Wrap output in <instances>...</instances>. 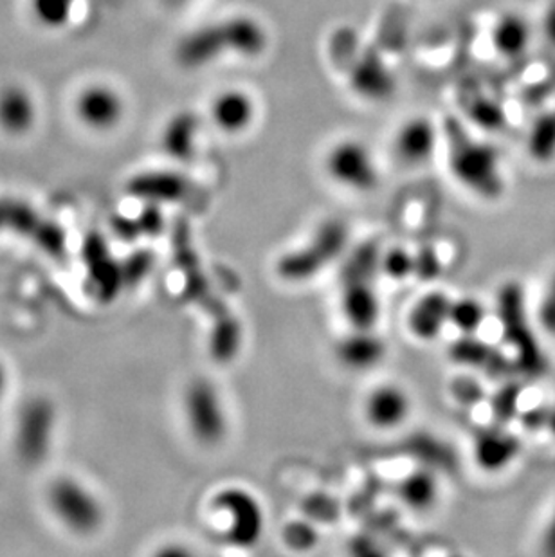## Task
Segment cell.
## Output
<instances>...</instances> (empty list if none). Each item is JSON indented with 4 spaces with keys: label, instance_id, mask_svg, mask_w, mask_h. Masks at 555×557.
<instances>
[{
    "label": "cell",
    "instance_id": "1",
    "mask_svg": "<svg viewBox=\"0 0 555 557\" xmlns=\"http://www.w3.org/2000/svg\"><path fill=\"white\" fill-rule=\"evenodd\" d=\"M268 27L251 15H233L188 33L175 49L186 69H202L219 60H258L268 53Z\"/></svg>",
    "mask_w": 555,
    "mask_h": 557
},
{
    "label": "cell",
    "instance_id": "2",
    "mask_svg": "<svg viewBox=\"0 0 555 557\" xmlns=\"http://www.w3.org/2000/svg\"><path fill=\"white\" fill-rule=\"evenodd\" d=\"M444 137L453 177L483 199H498L503 194L498 152L469 136L456 122L445 123Z\"/></svg>",
    "mask_w": 555,
    "mask_h": 557
},
{
    "label": "cell",
    "instance_id": "3",
    "mask_svg": "<svg viewBox=\"0 0 555 557\" xmlns=\"http://www.w3.org/2000/svg\"><path fill=\"white\" fill-rule=\"evenodd\" d=\"M46 504L54 520L76 536H92L106 523V505L90 485L73 474H62L49 484Z\"/></svg>",
    "mask_w": 555,
    "mask_h": 557
},
{
    "label": "cell",
    "instance_id": "4",
    "mask_svg": "<svg viewBox=\"0 0 555 557\" xmlns=\"http://www.w3.org/2000/svg\"><path fill=\"white\" fill-rule=\"evenodd\" d=\"M348 243V227L345 222L326 221L316 230L309 244L283 255L276 263L280 278L291 284H301L325 271Z\"/></svg>",
    "mask_w": 555,
    "mask_h": 557
},
{
    "label": "cell",
    "instance_id": "5",
    "mask_svg": "<svg viewBox=\"0 0 555 557\" xmlns=\"http://www.w3.org/2000/svg\"><path fill=\"white\" fill-rule=\"evenodd\" d=\"M498 318L502 323L503 339L514 348L519 369L532 377L545 373V354L530 329L523 289L516 282H508L499 289Z\"/></svg>",
    "mask_w": 555,
    "mask_h": 557
},
{
    "label": "cell",
    "instance_id": "6",
    "mask_svg": "<svg viewBox=\"0 0 555 557\" xmlns=\"http://www.w3.org/2000/svg\"><path fill=\"white\" fill-rule=\"evenodd\" d=\"M184 417L195 441L202 446H217L227 433V417L215 384L195 379L184 394Z\"/></svg>",
    "mask_w": 555,
    "mask_h": 557
},
{
    "label": "cell",
    "instance_id": "7",
    "mask_svg": "<svg viewBox=\"0 0 555 557\" xmlns=\"http://www.w3.org/2000/svg\"><path fill=\"white\" fill-rule=\"evenodd\" d=\"M325 170L335 185L361 194L378 188L381 181L372 150L354 137H346L332 145L326 153Z\"/></svg>",
    "mask_w": 555,
    "mask_h": 557
},
{
    "label": "cell",
    "instance_id": "8",
    "mask_svg": "<svg viewBox=\"0 0 555 557\" xmlns=\"http://www.w3.org/2000/svg\"><path fill=\"white\" fill-rule=\"evenodd\" d=\"M57 413L51 400L33 397L24 405L15 426V447L18 457L27 463L42 462L53 446Z\"/></svg>",
    "mask_w": 555,
    "mask_h": 557
},
{
    "label": "cell",
    "instance_id": "9",
    "mask_svg": "<svg viewBox=\"0 0 555 557\" xmlns=\"http://www.w3.org/2000/svg\"><path fill=\"white\" fill-rule=\"evenodd\" d=\"M211 507L219 512H225L230 518L227 540L231 545L249 548L260 542L266 529V515L260 502L249 491L240 487L222 490L217 493Z\"/></svg>",
    "mask_w": 555,
    "mask_h": 557
},
{
    "label": "cell",
    "instance_id": "10",
    "mask_svg": "<svg viewBox=\"0 0 555 557\" xmlns=\"http://www.w3.org/2000/svg\"><path fill=\"white\" fill-rule=\"evenodd\" d=\"M210 116L219 131L240 136L257 122L258 103L247 90L225 89L211 101Z\"/></svg>",
    "mask_w": 555,
    "mask_h": 557
},
{
    "label": "cell",
    "instance_id": "11",
    "mask_svg": "<svg viewBox=\"0 0 555 557\" xmlns=\"http://www.w3.org/2000/svg\"><path fill=\"white\" fill-rule=\"evenodd\" d=\"M125 106L121 96L107 85H90L76 101V114L92 131L106 132L121 122Z\"/></svg>",
    "mask_w": 555,
    "mask_h": 557
},
{
    "label": "cell",
    "instance_id": "12",
    "mask_svg": "<svg viewBox=\"0 0 555 557\" xmlns=\"http://www.w3.org/2000/svg\"><path fill=\"white\" fill-rule=\"evenodd\" d=\"M393 147L403 163H428L439 147V126L428 117H411L398 128Z\"/></svg>",
    "mask_w": 555,
    "mask_h": 557
},
{
    "label": "cell",
    "instance_id": "13",
    "mask_svg": "<svg viewBox=\"0 0 555 557\" xmlns=\"http://www.w3.org/2000/svg\"><path fill=\"white\" fill-rule=\"evenodd\" d=\"M449 359L461 367L482 369L491 377H505L513 372L514 364L505 354L480 342L474 334H464L449 347Z\"/></svg>",
    "mask_w": 555,
    "mask_h": 557
},
{
    "label": "cell",
    "instance_id": "14",
    "mask_svg": "<svg viewBox=\"0 0 555 557\" xmlns=\"http://www.w3.org/2000/svg\"><path fill=\"white\" fill-rule=\"evenodd\" d=\"M519 449H521V444H519L518 436L507 432L499 424L483 428L474 438V460H477L478 468L488 473H496V471L507 468L508 463L518 457Z\"/></svg>",
    "mask_w": 555,
    "mask_h": 557
},
{
    "label": "cell",
    "instance_id": "15",
    "mask_svg": "<svg viewBox=\"0 0 555 557\" xmlns=\"http://www.w3.org/2000/svg\"><path fill=\"white\" fill-rule=\"evenodd\" d=\"M411 400L397 384H381L368 395L367 419L378 430H393L408 419Z\"/></svg>",
    "mask_w": 555,
    "mask_h": 557
},
{
    "label": "cell",
    "instance_id": "16",
    "mask_svg": "<svg viewBox=\"0 0 555 557\" xmlns=\"http://www.w3.org/2000/svg\"><path fill=\"white\" fill-rule=\"evenodd\" d=\"M128 191L137 199L153 202V205H168L178 202L188 194V181L177 172L168 170H150L137 174L128 181Z\"/></svg>",
    "mask_w": 555,
    "mask_h": 557
},
{
    "label": "cell",
    "instance_id": "17",
    "mask_svg": "<svg viewBox=\"0 0 555 557\" xmlns=\"http://www.w3.org/2000/svg\"><path fill=\"white\" fill-rule=\"evenodd\" d=\"M341 293V309L356 331H373L381 315V304L373 282H345Z\"/></svg>",
    "mask_w": 555,
    "mask_h": 557
},
{
    "label": "cell",
    "instance_id": "18",
    "mask_svg": "<svg viewBox=\"0 0 555 557\" xmlns=\"http://www.w3.org/2000/svg\"><path fill=\"white\" fill-rule=\"evenodd\" d=\"M451 300L441 290L422 296L409 312L408 329L420 342H433L449 321Z\"/></svg>",
    "mask_w": 555,
    "mask_h": 557
},
{
    "label": "cell",
    "instance_id": "19",
    "mask_svg": "<svg viewBox=\"0 0 555 557\" xmlns=\"http://www.w3.org/2000/svg\"><path fill=\"white\" fill-rule=\"evenodd\" d=\"M335 356L346 369L357 370V372L370 370L383 361L386 356V343L375 336L372 331L354 329L351 334L337 343Z\"/></svg>",
    "mask_w": 555,
    "mask_h": 557
},
{
    "label": "cell",
    "instance_id": "20",
    "mask_svg": "<svg viewBox=\"0 0 555 557\" xmlns=\"http://www.w3.org/2000/svg\"><path fill=\"white\" fill-rule=\"evenodd\" d=\"M37 122V107L32 95L18 85H10L0 92V128L11 136H22Z\"/></svg>",
    "mask_w": 555,
    "mask_h": 557
},
{
    "label": "cell",
    "instance_id": "21",
    "mask_svg": "<svg viewBox=\"0 0 555 557\" xmlns=\"http://www.w3.org/2000/svg\"><path fill=\"white\" fill-rule=\"evenodd\" d=\"M199 134V120L192 112H178L166 123L163 131V150L175 161H189L195 156Z\"/></svg>",
    "mask_w": 555,
    "mask_h": 557
},
{
    "label": "cell",
    "instance_id": "22",
    "mask_svg": "<svg viewBox=\"0 0 555 557\" xmlns=\"http://www.w3.org/2000/svg\"><path fill=\"white\" fill-rule=\"evenodd\" d=\"M350 79L359 95L378 101L388 98L395 85L386 63L373 57H365L356 67H351Z\"/></svg>",
    "mask_w": 555,
    "mask_h": 557
},
{
    "label": "cell",
    "instance_id": "23",
    "mask_svg": "<svg viewBox=\"0 0 555 557\" xmlns=\"http://www.w3.org/2000/svg\"><path fill=\"white\" fill-rule=\"evenodd\" d=\"M244 329L231 310L213 318L210 332V354L217 363L227 364L240 354Z\"/></svg>",
    "mask_w": 555,
    "mask_h": 557
},
{
    "label": "cell",
    "instance_id": "24",
    "mask_svg": "<svg viewBox=\"0 0 555 557\" xmlns=\"http://www.w3.org/2000/svg\"><path fill=\"white\" fill-rule=\"evenodd\" d=\"M398 496L409 509H431L439 499V480L428 469L414 471L398 485Z\"/></svg>",
    "mask_w": 555,
    "mask_h": 557
},
{
    "label": "cell",
    "instance_id": "25",
    "mask_svg": "<svg viewBox=\"0 0 555 557\" xmlns=\"http://www.w3.org/2000/svg\"><path fill=\"white\" fill-rule=\"evenodd\" d=\"M383 255L375 243H365L354 249L343 271H341V284L345 282H373L375 274L381 269Z\"/></svg>",
    "mask_w": 555,
    "mask_h": 557
},
{
    "label": "cell",
    "instance_id": "26",
    "mask_svg": "<svg viewBox=\"0 0 555 557\" xmlns=\"http://www.w3.org/2000/svg\"><path fill=\"white\" fill-rule=\"evenodd\" d=\"M494 46L503 57H518L529 46V27L516 15H507L494 26Z\"/></svg>",
    "mask_w": 555,
    "mask_h": 557
},
{
    "label": "cell",
    "instance_id": "27",
    "mask_svg": "<svg viewBox=\"0 0 555 557\" xmlns=\"http://www.w3.org/2000/svg\"><path fill=\"white\" fill-rule=\"evenodd\" d=\"M485 307L474 298L451 301L449 321L461 334H477L485 320Z\"/></svg>",
    "mask_w": 555,
    "mask_h": 557
},
{
    "label": "cell",
    "instance_id": "28",
    "mask_svg": "<svg viewBox=\"0 0 555 557\" xmlns=\"http://www.w3.org/2000/svg\"><path fill=\"white\" fill-rule=\"evenodd\" d=\"M529 150L538 161H551L555 156V112L535 122L530 134Z\"/></svg>",
    "mask_w": 555,
    "mask_h": 557
},
{
    "label": "cell",
    "instance_id": "29",
    "mask_svg": "<svg viewBox=\"0 0 555 557\" xmlns=\"http://www.w3.org/2000/svg\"><path fill=\"white\" fill-rule=\"evenodd\" d=\"M519 399H521V386L518 383H505L491 399L493 419L499 426L518 417Z\"/></svg>",
    "mask_w": 555,
    "mask_h": 557
},
{
    "label": "cell",
    "instance_id": "30",
    "mask_svg": "<svg viewBox=\"0 0 555 557\" xmlns=\"http://www.w3.org/2000/svg\"><path fill=\"white\" fill-rule=\"evenodd\" d=\"M76 0H33V13L42 26L58 29L67 24Z\"/></svg>",
    "mask_w": 555,
    "mask_h": 557
},
{
    "label": "cell",
    "instance_id": "31",
    "mask_svg": "<svg viewBox=\"0 0 555 557\" xmlns=\"http://www.w3.org/2000/svg\"><path fill=\"white\" fill-rule=\"evenodd\" d=\"M381 269L388 274L390 278L404 280L415 274V255L403 248L390 249L383 255Z\"/></svg>",
    "mask_w": 555,
    "mask_h": 557
},
{
    "label": "cell",
    "instance_id": "32",
    "mask_svg": "<svg viewBox=\"0 0 555 557\" xmlns=\"http://www.w3.org/2000/svg\"><path fill=\"white\" fill-rule=\"evenodd\" d=\"M283 540L287 543V547L293 548V550H298V553H305V550H310V548L316 547V543H318V532H316L314 527L310 525V523L293 521V523H288V525L285 527Z\"/></svg>",
    "mask_w": 555,
    "mask_h": 557
},
{
    "label": "cell",
    "instance_id": "33",
    "mask_svg": "<svg viewBox=\"0 0 555 557\" xmlns=\"http://www.w3.org/2000/svg\"><path fill=\"white\" fill-rule=\"evenodd\" d=\"M451 394L455 397L456 403L461 406H477L485 399V389L482 384L478 383L477 379L469 377V375H458L453 379L451 383Z\"/></svg>",
    "mask_w": 555,
    "mask_h": 557
},
{
    "label": "cell",
    "instance_id": "34",
    "mask_svg": "<svg viewBox=\"0 0 555 557\" xmlns=\"http://www.w3.org/2000/svg\"><path fill=\"white\" fill-rule=\"evenodd\" d=\"M441 273V258L436 255L435 249H420L415 255V276H419L420 280H435Z\"/></svg>",
    "mask_w": 555,
    "mask_h": 557
},
{
    "label": "cell",
    "instance_id": "35",
    "mask_svg": "<svg viewBox=\"0 0 555 557\" xmlns=\"http://www.w3.org/2000/svg\"><path fill=\"white\" fill-rule=\"evenodd\" d=\"M161 205H153V202H147L145 210L136 216L141 235H148V237H158L159 233L164 230V216L161 213Z\"/></svg>",
    "mask_w": 555,
    "mask_h": 557
},
{
    "label": "cell",
    "instance_id": "36",
    "mask_svg": "<svg viewBox=\"0 0 555 557\" xmlns=\"http://www.w3.org/2000/svg\"><path fill=\"white\" fill-rule=\"evenodd\" d=\"M548 413H551V406H535L532 410L521 413V422L529 432H540L548 424Z\"/></svg>",
    "mask_w": 555,
    "mask_h": 557
},
{
    "label": "cell",
    "instance_id": "37",
    "mask_svg": "<svg viewBox=\"0 0 555 557\" xmlns=\"http://www.w3.org/2000/svg\"><path fill=\"white\" fill-rule=\"evenodd\" d=\"M540 320L546 332L555 334V276L546 290L545 300L541 304Z\"/></svg>",
    "mask_w": 555,
    "mask_h": 557
},
{
    "label": "cell",
    "instance_id": "38",
    "mask_svg": "<svg viewBox=\"0 0 555 557\" xmlns=\"http://www.w3.org/2000/svg\"><path fill=\"white\" fill-rule=\"evenodd\" d=\"M543 553L546 556L555 557V515L552 518L551 525L546 529L545 537H543Z\"/></svg>",
    "mask_w": 555,
    "mask_h": 557
},
{
    "label": "cell",
    "instance_id": "39",
    "mask_svg": "<svg viewBox=\"0 0 555 557\" xmlns=\"http://www.w3.org/2000/svg\"><path fill=\"white\" fill-rule=\"evenodd\" d=\"M8 388H10V370L5 367L4 361L0 359V400L4 399Z\"/></svg>",
    "mask_w": 555,
    "mask_h": 557
},
{
    "label": "cell",
    "instance_id": "40",
    "mask_svg": "<svg viewBox=\"0 0 555 557\" xmlns=\"http://www.w3.org/2000/svg\"><path fill=\"white\" fill-rule=\"evenodd\" d=\"M546 430H551L552 435L555 436V406H551V413H548V424Z\"/></svg>",
    "mask_w": 555,
    "mask_h": 557
},
{
    "label": "cell",
    "instance_id": "41",
    "mask_svg": "<svg viewBox=\"0 0 555 557\" xmlns=\"http://www.w3.org/2000/svg\"><path fill=\"white\" fill-rule=\"evenodd\" d=\"M546 27H548V33H551L552 40H555V10H552Z\"/></svg>",
    "mask_w": 555,
    "mask_h": 557
},
{
    "label": "cell",
    "instance_id": "42",
    "mask_svg": "<svg viewBox=\"0 0 555 557\" xmlns=\"http://www.w3.org/2000/svg\"><path fill=\"white\" fill-rule=\"evenodd\" d=\"M168 2H172L175 5H186L192 4V2H197V0H168Z\"/></svg>",
    "mask_w": 555,
    "mask_h": 557
}]
</instances>
